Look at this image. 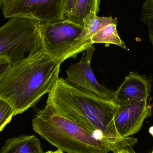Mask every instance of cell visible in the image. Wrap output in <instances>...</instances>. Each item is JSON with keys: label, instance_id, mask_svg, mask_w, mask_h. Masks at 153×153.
Returning <instances> with one entry per match:
<instances>
[{"label": "cell", "instance_id": "7c38bea8", "mask_svg": "<svg viewBox=\"0 0 153 153\" xmlns=\"http://www.w3.org/2000/svg\"><path fill=\"white\" fill-rule=\"evenodd\" d=\"M100 0H76L74 10L68 19L76 24L83 26L84 19L89 14H97L100 10Z\"/></svg>", "mask_w": 153, "mask_h": 153}, {"label": "cell", "instance_id": "30bf717a", "mask_svg": "<svg viewBox=\"0 0 153 153\" xmlns=\"http://www.w3.org/2000/svg\"><path fill=\"white\" fill-rule=\"evenodd\" d=\"M0 153H45L38 138L34 135H25L8 139Z\"/></svg>", "mask_w": 153, "mask_h": 153}, {"label": "cell", "instance_id": "3957f363", "mask_svg": "<svg viewBox=\"0 0 153 153\" xmlns=\"http://www.w3.org/2000/svg\"><path fill=\"white\" fill-rule=\"evenodd\" d=\"M33 130L68 153H108L111 147L82 126L46 105L32 121Z\"/></svg>", "mask_w": 153, "mask_h": 153}, {"label": "cell", "instance_id": "2e32d148", "mask_svg": "<svg viewBox=\"0 0 153 153\" xmlns=\"http://www.w3.org/2000/svg\"><path fill=\"white\" fill-rule=\"evenodd\" d=\"M76 0H65L64 19H68L74 10Z\"/></svg>", "mask_w": 153, "mask_h": 153}, {"label": "cell", "instance_id": "8992f818", "mask_svg": "<svg viewBox=\"0 0 153 153\" xmlns=\"http://www.w3.org/2000/svg\"><path fill=\"white\" fill-rule=\"evenodd\" d=\"M65 0H6L2 6L4 18L36 20L41 24L64 19Z\"/></svg>", "mask_w": 153, "mask_h": 153}, {"label": "cell", "instance_id": "277c9868", "mask_svg": "<svg viewBox=\"0 0 153 153\" xmlns=\"http://www.w3.org/2000/svg\"><path fill=\"white\" fill-rule=\"evenodd\" d=\"M42 49L60 64L93 45L84 26L65 19L41 24Z\"/></svg>", "mask_w": 153, "mask_h": 153}, {"label": "cell", "instance_id": "8fae6325", "mask_svg": "<svg viewBox=\"0 0 153 153\" xmlns=\"http://www.w3.org/2000/svg\"><path fill=\"white\" fill-rule=\"evenodd\" d=\"M118 23H112L107 25L100 30L91 37V42L103 43L106 45H114L121 48L127 49L125 43L121 39L117 30Z\"/></svg>", "mask_w": 153, "mask_h": 153}, {"label": "cell", "instance_id": "9a60e30c", "mask_svg": "<svg viewBox=\"0 0 153 153\" xmlns=\"http://www.w3.org/2000/svg\"><path fill=\"white\" fill-rule=\"evenodd\" d=\"M14 116V111L12 107L0 99V132L10 123Z\"/></svg>", "mask_w": 153, "mask_h": 153}, {"label": "cell", "instance_id": "5b68a950", "mask_svg": "<svg viewBox=\"0 0 153 153\" xmlns=\"http://www.w3.org/2000/svg\"><path fill=\"white\" fill-rule=\"evenodd\" d=\"M38 21L12 18L0 27V56L11 64L42 49L40 25Z\"/></svg>", "mask_w": 153, "mask_h": 153}, {"label": "cell", "instance_id": "52a82bcc", "mask_svg": "<svg viewBox=\"0 0 153 153\" xmlns=\"http://www.w3.org/2000/svg\"><path fill=\"white\" fill-rule=\"evenodd\" d=\"M95 48L90 46L83 51L81 60L66 70L65 80L69 83L89 93L105 100H113L114 91L100 84L91 67V61Z\"/></svg>", "mask_w": 153, "mask_h": 153}, {"label": "cell", "instance_id": "d6986e66", "mask_svg": "<svg viewBox=\"0 0 153 153\" xmlns=\"http://www.w3.org/2000/svg\"><path fill=\"white\" fill-rule=\"evenodd\" d=\"M45 153H64V152H63L62 150H60V149H57V150L55 151H48V152H46Z\"/></svg>", "mask_w": 153, "mask_h": 153}, {"label": "cell", "instance_id": "e0dca14e", "mask_svg": "<svg viewBox=\"0 0 153 153\" xmlns=\"http://www.w3.org/2000/svg\"><path fill=\"white\" fill-rule=\"evenodd\" d=\"M10 64V62L6 56H0V78L8 69Z\"/></svg>", "mask_w": 153, "mask_h": 153}, {"label": "cell", "instance_id": "ffe728a7", "mask_svg": "<svg viewBox=\"0 0 153 153\" xmlns=\"http://www.w3.org/2000/svg\"><path fill=\"white\" fill-rule=\"evenodd\" d=\"M6 1V0H0V6L2 7L3 5L5 3Z\"/></svg>", "mask_w": 153, "mask_h": 153}, {"label": "cell", "instance_id": "6da1fadb", "mask_svg": "<svg viewBox=\"0 0 153 153\" xmlns=\"http://www.w3.org/2000/svg\"><path fill=\"white\" fill-rule=\"evenodd\" d=\"M46 105L109 145L113 152L132 148L137 142V139L122 138L118 134L114 118L119 106L115 102L75 87L64 78H58L48 93Z\"/></svg>", "mask_w": 153, "mask_h": 153}, {"label": "cell", "instance_id": "ba28073f", "mask_svg": "<svg viewBox=\"0 0 153 153\" xmlns=\"http://www.w3.org/2000/svg\"><path fill=\"white\" fill-rule=\"evenodd\" d=\"M152 107L148 103V99L119 106L114 117V123L120 137L127 138L137 134L145 120L152 116Z\"/></svg>", "mask_w": 153, "mask_h": 153}, {"label": "cell", "instance_id": "ac0fdd59", "mask_svg": "<svg viewBox=\"0 0 153 153\" xmlns=\"http://www.w3.org/2000/svg\"><path fill=\"white\" fill-rule=\"evenodd\" d=\"M113 153H130L128 151V149L126 148H122L119 150H116L113 152Z\"/></svg>", "mask_w": 153, "mask_h": 153}, {"label": "cell", "instance_id": "7a4b0ae2", "mask_svg": "<svg viewBox=\"0 0 153 153\" xmlns=\"http://www.w3.org/2000/svg\"><path fill=\"white\" fill-rule=\"evenodd\" d=\"M61 65L42 48L10 64L0 78V99L12 107L15 116L23 113L51 91L59 78Z\"/></svg>", "mask_w": 153, "mask_h": 153}, {"label": "cell", "instance_id": "44dd1931", "mask_svg": "<svg viewBox=\"0 0 153 153\" xmlns=\"http://www.w3.org/2000/svg\"><path fill=\"white\" fill-rule=\"evenodd\" d=\"M128 151H129V152L130 153H136L135 152H134V150L132 149V148H130V149H128ZM151 153H153V148L152 149V152Z\"/></svg>", "mask_w": 153, "mask_h": 153}, {"label": "cell", "instance_id": "9c48e42d", "mask_svg": "<svg viewBox=\"0 0 153 153\" xmlns=\"http://www.w3.org/2000/svg\"><path fill=\"white\" fill-rule=\"evenodd\" d=\"M152 79L131 72L114 91L113 101L119 106L131 104L148 99Z\"/></svg>", "mask_w": 153, "mask_h": 153}, {"label": "cell", "instance_id": "4fadbf2b", "mask_svg": "<svg viewBox=\"0 0 153 153\" xmlns=\"http://www.w3.org/2000/svg\"><path fill=\"white\" fill-rule=\"evenodd\" d=\"M84 28L88 37H91L98 31L110 23H118L117 19L111 16L99 17L97 14L92 13L86 16L83 21Z\"/></svg>", "mask_w": 153, "mask_h": 153}, {"label": "cell", "instance_id": "5bb4252c", "mask_svg": "<svg viewBox=\"0 0 153 153\" xmlns=\"http://www.w3.org/2000/svg\"><path fill=\"white\" fill-rule=\"evenodd\" d=\"M141 15V20L148 27L149 38L153 47V0H146Z\"/></svg>", "mask_w": 153, "mask_h": 153}]
</instances>
